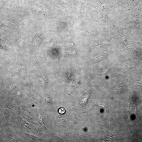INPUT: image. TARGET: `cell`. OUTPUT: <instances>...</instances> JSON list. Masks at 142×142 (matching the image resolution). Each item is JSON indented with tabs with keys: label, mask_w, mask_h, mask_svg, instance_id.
Instances as JSON below:
<instances>
[{
	"label": "cell",
	"mask_w": 142,
	"mask_h": 142,
	"mask_svg": "<svg viewBox=\"0 0 142 142\" xmlns=\"http://www.w3.org/2000/svg\"><path fill=\"white\" fill-rule=\"evenodd\" d=\"M59 113L60 114H63L65 112V110L63 107L61 108L59 110Z\"/></svg>",
	"instance_id": "1"
}]
</instances>
